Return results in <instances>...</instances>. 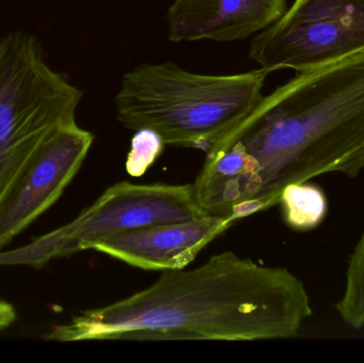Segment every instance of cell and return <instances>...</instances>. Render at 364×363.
<instances>
[{
  "instance_id": "cell-12",
  "label": "cell",
  "mask_w": 364,
  "mask_h": 363,
  "mask_svg": "<svg viewBox=\"0 0 364 363\" xmlns=\"http://www.w3.org/2000/svg\"><path fill=\"white\" fill-rule=\"evenodd\" d=\"M166 143L151 129L136 130L126 160V170L132 177H141L155 163L164 151Z\"/></svg>"
},
{
  "instance_id": "cell-1",
  "label": "cell",
  "mask_w": 364,
  "mask_h": 363,
  "mask_svg": "<svg viewBox=\"0 0 364 363\" xmlns=\"http://www.w3.org/2000/svg\"><path fill=\"white\" fill-rule=\"evenodd\" d=\"M364 172V49L263 96L209 153L192 183L211 215L237 221L279 204L291 183Z\"/></svg>"
},
{
  "instance_id": "cell-5",
  "label": "cell",
  "mask_w": 364,
  "mask_h": 363,
  "mask_svg": "<svg viewBox=\"0 0 364 363\" xmlns=\"http://www.w3.org/2000/svg\"><path fill=\"white\" fill-rule=\"evenodd\" d=\"M205 215L208 213L196 202L192 185L121 181L109 187L70 223L18 249L0 251V266L40 269L51 260L94 249L136 228Z\"/></svg>"
},
{
  "instance_id": "cell-3",
  "label": "cell",
  "mask_w": 364,
  "mask_h": 363,
  "mask_svg": "<svg viewBox=\"0 0 364 363\" xmlns=\"http://www.w3.org/2000/svg\"><path fill=\"white\" fill-rule=\"evenodd\" d=\"M269 72H188L175 62L144 63L124 75L115 96L119 121L128 129H151L166 145L207 153L262 99Z\"/></svg>"
},
{
  "instance_id": "cell-13",
  "label": "cell",
  "mask_w": 364,
  "mask_h": 363,
  "mask_svg": "<svg viewBox=\"0 0 364 363\" xmlns=\"http://www.w3.org/2000/svg\"><path fill=\"white\" fill-rule=\"evenodd\" d=\"M15 319H16V311L14 307L0 300V332L12 325Z\"/></svg>"
},
{
  "instance_id": "cell-6",
  "label": "cell",
  "mask_w": 364,
  "mask_h": 363,
  "mask_svg": "<svg viewBox=\"0 0 364 363\" xmlns=\"http://www.w3.org/2000/svg\"><path fill=\"white\" fill-rule=\"evenodd\" d=\"M363 49L364 0H295L254 36L250 57L269 72H299Z\"/></svg>"
},
{
  "instance_id": "cell-10",
  "label": "cell",
  "mask_w": 364,
  "mask_h": 363,
  "mask_svg": "<svg viewBox=\"0 0 364 363\" xmlns=\"http://www.w3.org/2000/svg\"><path fill=\"white\" fill-rule=\"evenodd\" d=\"M284 222L297 232H309L326 217L328 202L324 191L309 181L291 183L279 198Z\"/></svg>"
},
{
  "instance_id": "cell-9",
  "label": "cell",
  "mask_w": 364,
  "mask_h": 363,
  "mask_svg": "<svg viewBox=\"0 0 364 363\" xmlns=\"http://www.w3.org/2000/svg\"><path fill=\"white\" fill-rule=\"evenodd\" d=\"M287 0H174L168 9L172 42H233L258 34L287 11Z\"/></svg>"
},
{
  "instance_id": "cell-2",
  "label": "cell",
  "mask_w": 364,
  "mask_h": 363,
  "mask_svg": "<svg viewBox=\"0 0 364 363\" xmlns=\"http://www.w3.org/2000/svg\"><path fill=\"white\" fill-rule=\"evenodd\" d=\"M312 315L303 281L288 269L222 251L192 270L166 271L128 298L53 326L70 341H258L291 339Z\"/></svg>"
},
{
  "instance_id": "cell-8",
  "label": "cell",
  "mask_w": 364,
  "mask_h": 363,
  "mask_svg": "<svg viewBox=\"0 0 364 363\" xmlns=\"http://www.w3.org/2000/svg\"><path fill=\"white\" fill-rule=\"evenodd\" d=\"M235 222L237 220L232 215H208L186 221L151 224L112 237L94 251L141 270H183Z\"/></svg>"
},
{
  "instance_id": "cell-7",
  "label": "cell",
  "mask_w": 364,
  "mask_h": 363,
  "mask_svg": "<svg viewBox=\"0 0 364 363\" xmlns=\"http://www.w3.org/2000/svg\"><path fill=\"white\" fill-rule=\"evenodd\" d=\"M93 141L75 121L42 143L0 204V251L61 197Z\"/></svg>"
},
{
  "instance_id": "cell-11",
  "label": "cell",
  "mask_w": 364,
  "mask_h": 363,
  "mask_svg": "<svg viewBox=\"0 0 364 363\" xmlns=\"http://www.w3.org/2000/svg\"><path fill=\"white\" fill-rule=\"evenodd\" d=\"M335 308L344 323L350 327H364V234L350 255L346 289Z\"/></svg>"
},
{
  "instance_id": "cell-4",
  "label": "cell",
  "mask_w": 364,
  "mask_h": 363,
  "mask_svg": "<svg viewBox=\"0 0 364 363\" xmlns=\"http://www.w3.org/2000/svg\"><path fill=\"white\" fill-rule=\"evenodd\" d=\"M81 98L45 62L36 36L17 31L0 40V204L42 143L76 121Z\"/></svg>"
}]
</instances>
